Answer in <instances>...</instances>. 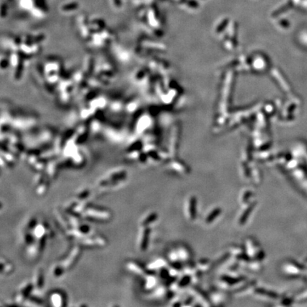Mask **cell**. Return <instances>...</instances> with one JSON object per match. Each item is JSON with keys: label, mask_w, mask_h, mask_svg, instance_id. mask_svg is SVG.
I'll use <instances>...</instances> for the list:
<instances>
[{"label": "cell", "mask_w": 307, "mask_h": 307, "mask_svg": "<svg viewBox=\"0 0 307 307\" xmlns=\"http://www.w3.org/2000/svg\"><path fill=\"white\" fill-rule=\"evenodd\" d=\"M191 277L190 276H186V277H184L183 279L179 282V283H178L179 287H186V286H187L188 285V283L191 282Z\"/></svg>", "instance_id": "7c38bea8"}, {"label": "cell", "mask_w": 307, "mask_h": 307, "mask_svg": "<svg viewBox=\"0 0 307 307\" xmlns=\"http://www.w3.org/2000/svg\"><path fill=\"white\" fill-rule=\"evenodd\" d=\"M157 279L154 276H149L148 279H147L146 286L148 288H152L154 287L155 285H157Z\"/></svg>", "instance_id": "8fae6325"}, {"label": "cell", "mask_w": 307, "mask_h": 307, "mask_svg": "<svg viewBox=\"0 0 307 307\" xmlns=\"http://www.w3.org/2000/svg\"><path fill=\"white\" fill-rule=\"evenodd\" d=\"M253 207H254V206H250L249 208H247L246 210L244 211V213L241 215V217H240L239 219V223L240 225H244V224L246 223V221L248 220L249 215H250L251 212H252Z\"/></svg>", "instance_id": "9c48e42d"}, {"label": "cell", "mask_w": 307, "mask_h": 307, "mask_svg": "<svg viewBox=\"0 0 307 307\" xmlns=\"http://www.w3.org/2000/svg\"><path fill=\"white\" fill-rule=\"evenodd\" d=\"M169 271L167 269H161V277L163 279H167L168 277H169Z\"/></svg>", "instance_id": "5bb4252c"}, {"label": "cell", "mask_w": 307, "mask_h": 307, "mask_svg": "<svg viewBox=\"0 0 307 307\" xmlns=\"http://www.w3.org/2000/svg\"><path fill=\"white\" fill-rule=\"evenodd\" d=\"M149 237H150V229L148 228H144L140 242V249L142 251H145L147 249L149 245Z\"/></svg>", "instance_id": "3957f363"}, {"label": "cell", "mask_w": 307, "mask_h": 307, "mask_svg": "<svg viewBox=\"0 0 307 307\" xmlns=\"http://www.w3.org/2000/svg\"><path fill=\"white\" fill-rule=\"evenodd\" d=\"M221 209L220 208H216L211 211V212L208 215V216L206 218V223L211 224L215 221L219 217V215L221 213Z\"/></svg>", "instance_id": "5b68a950"}, {"label": "cell", "mask_w": 307, "mask_h": 307, "mask_svg": "<svg viewBox=\"0 0 307 307\" xmlns=\"http://www.w3.org/2000/svg\"><path fill=\"white\" fill-rule=\"evenodd\" d=\"M127 267L130 270L134 272L136 274H138V275H143L146 272V269H144L143 265L137 262H135V261H130L127 263Z\"/></svg>", "instance_id": "7a4b0ae2"}, {"label": "cell", "mask_w": 307, "mask_h": 307, "mask_svg": "<svg viewBox=\"0 0 307 307\" xmlns=\"http://www.w3.org/2000/svg\"><path fill=\"white\" fill-rule=\"evenodd\" d=\"M193 292H194V294L196 295V297L199 299L201 302L206 303L207 305H210V300H209V299L207 297L206 294L203 293L201 289H199L198 288L194 287V289H193Z\"/></svg>", "instance_id": "8992f818"}, {"label": "cell", "mask_w": 307, "mask_h": 307, "mask_svg": "<svg viewBox=\"0 0 307 307\" xmlns=\"http://www.w3.org/2000/svg\"><path fill=\"white\" fill-rule=\"evenodd\" d=\"M198 268L201 270H205V269H208L211 267V262L210 261L207 259H202L198 262Z\"/></svg>", "instance_id": "30bf717a"}, {"label": "cell", "mask_w": 307, "mask_h": 307, "mask_svg": "<svg viewBox=\"0 0 307 307\" xmlns=\"http://www.w3.org/2000/svg\"><path fill=\"white\" fill-rule=\"evenodd\" d=\"M164 265H165L164 261L161 260H157L155 262H154L153 264H151L150 265V268L151 269H157V268H159V266L160 267V268H162V267H164Z\"/></svg>", "instance_id": "4fadbf2b"}, {"label": "cell", "mask_w": 307, "mask_h": 307, "mask_svg": "<svg viewBox=\"0 0 307 307\" xmlns=\"http://www.w3.org/2000/svg\"><path fill=\"white\" fill-rule=\"evenodd\" d=\"M221 280L226 285L233 286L239 283L242 279H240V278H235L232 277H228V276H223V277H222Z\"/></svg>", "instance_id": "ba28073f"}, {"label": "cell", "mask_w": 307, "mask_h": 307, "mask_svg": "<svg viewBox=\"0 0 307 307\" xmlns=\"http://www.w3.org/2000/svg\"><path fill=\"white\" fill-rule=\"evenodd\" d=\"M196 205L197 201L195 196L190 197L188 199L187 206V215L191 221H194L196 218Z\"/></svg>", "instance_id": "6da1fadb"}, {"label": "cell", "mask_w": 307, "mask_h": 307, "mask_svg": "<svg viewBox=\"0 0 307 307\" xmlns=\"http://www.w3.org/2000/svg\"><path fill=\"white\" fill-rule=\"evenodd\" d=\"M177 252L178 255V258L181 259V260L184 261V262L188 261L191 258V253L190 250H188L187 247L184 245L180 246L177 249Z\"/></svg>", "instance_id": "277c9868"}, {"label": "cell", "mask_w": 307, "mask_h": 307, "mask_svg": "<svg viewBox=\"0 0 307 307\" xmlns=\"http://www.w3.org/2000/svg\"><path fill=\"white\" fill-rule=\"evenodd\" d=\"M157 216H158V215H157V213H151V214H149V215H147V217L145 218L144 221H142V227L148 228L149 225H151V224L154 223V222L157 221Z\"/></svg>", "instance_id": "52a82bcc"}]
</instances>
